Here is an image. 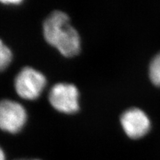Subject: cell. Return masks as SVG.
I'll use <instances>...</instances> for the list:
<instances>
[{
	"label": "cell",
	"mask_w": 160,
	"mask_h": 160,
	"mask_svg": "<svg viewBox=\"0 0 160 160\" xmlns=\"http://www.w3.org/2000/svg\"><path fill=\"white\" fill-rule=\"evenodd\" d=\"M44 37L63 56L71 57L79 53L81 47L77 30L70 24L68 16L62 11H53L43 25Z\"/></svg>",
	"instance_id": "6da1fadb"
},
{
	"label": "cell",
	"mask_w": 160,
	"mask_h": 160,
	"mask_svg": "<svg viewBox=\"0 0 160 160\" xmlns=\"http://www.w3.org/2000/svg\"><path fill=\"white\" fill-rule=\"evenodd\" d=\"M46 82V78L41 72L31 67H25L16 77L14 87L20 97L33 100L39 97Z\"/></svg>",
	"instance_id": "7a4b0ae2"
},
{
	"label": "cell",
	"mask_w": 160,
	"mask_h": 160,
	"mask_svg": "<svg viewBox=\"0 0 160 160\" xmlns=\"http://www.w3.org/2000/svg\"><path fill=\"white\" fill-rule=\"evenodd\" d=\"M79 95L75 85L69 83H58L50 91L49 101L58 111L74 113L79 108Z\"/></svg>",
	"instance_id": "3957f363"
},
{
	"label": "cell",
	"mask_w": 160,
	"mask_h": 160,
	"mask_svg": "<svg viewBox=\"0 0 160 160\" xmlns=\"http://www.w3.org/2000/svg\"><path fill=\"white\" fill-rule=\"evenodd\" d=\"M27 121V112L21 104L13 100L0 101V129L16 133L23 128Z\"/></svg>",
	"instance_id": "277c9868"
},
{
	"label": "cell",
	"mask_w": 160,
	"mask_h": 160,
	"mask_svg": "<svg viewBox=\"0 0 160 160\" xmlns=\"http://www.w3.org/2000/svg\"><path fill=\"white\" fill-rule=\"evenodd\" d=\"M121 125L125 133L131 139H139L148 133L151 127L148 117L139 108L125 111L120 118Z\"/></svg>",
	"instance_id": "5b68a950"
},
{
	"label": "cell",
	"mask_w": 160,
	"mask_h": 160,
	"mask_svg": "<svg viewBox=\"0 0 160 160\" xmlns=\"http://www.w3.org/2000/svg\"><path fill=\"white\" fill-rule=\"evenodd\" d=\"M13 54L11 50L0 39V71L8 67L12 61Z\"/></svg>",
	"instance_id": "8992f818"
},
{
	"label": "cell",
	"mask_w": 160,
	"mask_h": 160,
	"mask_svg": "<svg viewBox=\"0 0 160 160\" xmlns=\"http://www.w3.org/2000/svg\"><path fill=\"white\" fill-rule=\"evenodd\" d=\"M149 75L153 85L160 86V53L151 61L149 68Z\"/></svg>",
	"instance_id": "52a82bcc"
},
{
	"label": "cell",
	"mask_w": 160,
	"mask_h": 160,
	"mask_svg": "<svg viewBox=\"0 0 160 160\" xmlns=\"http://www.w3.org/2000/svg\"><path fill=\"white\" fill-rule=\"evenodd\" d=\"M1 2H2L4 4H10V5H13V4H14V5H17V4H19L20 2H22L21 1H2Z\"/></svg>",
	"instance_id": "ba28073f"
},
{
	"label": "cell",
	"mask_w": 160,
	"mask_h": 160,
	"mask_svg": "<svg viewBox=\"0 0 160 160\" xmlns=\"http://www.w3.org/2000/svg\"><path fill=\"white\" fill-rule=\"evenodd\" d=\"M0 160H6L5 152L1 147H0Z\"/></svg>",
	"instance_id": "9c48e42d"
},
{
	"label": "cell",
	"mask_w": 160,
	"mask_h": 160,
	"mask_svg": "<svg viewBox=\"0 0 160 160\" xmlns=\"http://www.w3.org/2000/svg\"><path fill=\"white\" fill-rule=\"evenodd\" d=\"M18 160H39V159H18Z\"/></svg>",
	"instance_id": "30bf717a"
}]
</instances>
